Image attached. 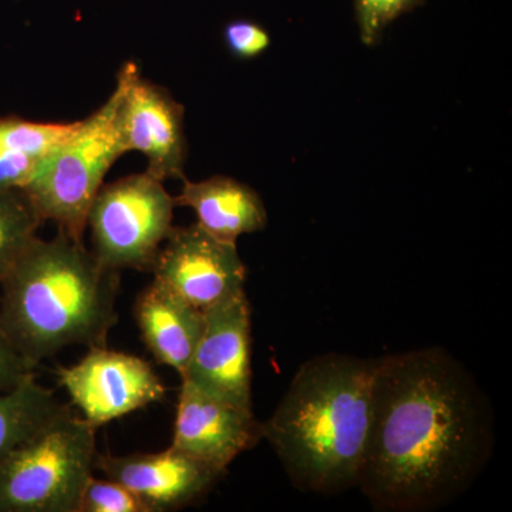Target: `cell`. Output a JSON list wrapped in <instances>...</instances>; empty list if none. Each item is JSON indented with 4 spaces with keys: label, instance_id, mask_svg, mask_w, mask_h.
I'll return each instance as SVG.
<instances>
[{
    "label": "cell",
    "instance_id": "obj_11",
    "mask_svg": "<svg viewBox=\"0 0 512 512\" xmlns=\"http://www.w3.org/2000/svg\"><path fill=\"white\" fill-rule=\"evenodd\" d=\"M96 470L130 488L151 512L197 503L225 474L173 446L160 453L99 454Z\"/></svg>",
    "mask_w": 512,
    "mask_h": 512
},
{
    "label": "cell",
    "instance_id": "obj_5",
    "mask_svg": "<svg viewBox=\"0 0 512 512\" xmlns=\"http://www.w3.org/2000/svg\"><path fill=\"white\" fill-rule=\"evenodd\" d=\"M96 427L72 410L0 461V512H77L96 470Z\"/></svg>",
    "mask_w": 512,
    "mask_h": 512
},
{
    "label": "cell",
    "instance_id": "obj_8",
    "mask_svg": "<svg viewBox=\"0 0 512 512\" xmlns=\"http://www.w3.org/2000/svg\"><path fill=\"white\" fill-rule=\"evenodd\" d=\"M56 373L83 419L96 429L165 396L163 380L150 363L106 346L90 349L79 363Z\"/></svg>",
    "mask_w": 512,
    "mask_h": 512
},
{
    "label": "cell",
    "instance_id": "obj_16",
    "mask_svg": "<svg viewBox=\"0 0 512 512\" xmlns=\"http://www.w3.org/2000/svg\"><path fill=\"white\" fill-rule=\"evenodd\" d=\"M69 410L52 390L37 382L35 373L0 392V461Z\"/></svg>",
    "mask_w": 512,
    "mask_h": 512
},
{
    "label": "cell",
    "instance_id": "obj_6",
    "mask_svg": "<svg viewBox=\"0 0 512 512\" xmlns=\"http://www.w3.org/2000/svg\"><path fill=\"white\" fill-rule=\"evenodd\" d=\"M175 208L163 181L150 174L103 184L87 215L97 261L113 271H150L173 231Z\"/></svg>",
    "mask_w": 512,
    "mask_h": 512
},
{
    "label": "cell",
    "instance_id": "obj_2",
    "mask_svg": "<svg viewBox=\"0 0 512 512\" xmlns=\"http://www.w3.org/2000/svg\"><path fill=\"white\" fill-rule=\"evenodd\" d=\"M375 359L326 353L299 367L262 423L289 480L305 493L357 487L372 423Z\"/></svg>",
    "mask_w": 512,
    "mask_h": 512
},
{
    "label": "cell",
    "instance_id": "obj_4",
    "mask_svg": "<svg viewBox=\"0 0 512 512\" xmlns=\"http://www.w3.org/2000/svg\"><path fill=\"white\" fill-rule=\"evenodd\" d=\"M123 93L124 76L119 70L106 103L80 120L74 133L40 160L23 185L43 221L55 222L60 231L79 241L104 178L126 154L120 131Z\"/></svg>",
    "mask_w": 512,
    "mask_h": 512
},
{
    "label": "cell",
    "instance_id": "obj_18",
    "mask_svg": "<svg viewBox=\"0 0 512 512\" xmlns=\"http://www.w3.org/2000/svg\"><path fill=\"white\" fill-rule=\"evenodd\" d=\"M77 512H151L136 493L111 478L92 477L84 487Z\"/></svg>",
    "mask_w": 512,
    "mask_h": 512
},
{
    "label": "cell",
    "instance_id": "obj_15",
    "mask_svg": "<svg viewBox=\"0 0 512 512\" xmlns=\"http://www.w3.org/2000/svg\"><path fill=\"white\" fill-rule=\"evenodd\" d=\"M79 121L37 123L19 117L0 119V190L23 188L40 160L73 134Z\"/></svg>",
    "mask_w": 512,
    "mask_h": 512
},
{
    "label": "cell",
    "instance_id": "obj_3",
    "mask_svg": "<svg viewBox=\"0 0 512 512\" xmlns=\"http://www.w3.org/2000/svg\"><path fill=\"white\" fill-rule=\"evenodd\" d=\"M0 286V328L33 369L69 346L104 348L119 319V271L60 229L37 237Z\"/></svg>",
    "mask_w": 512,
    "mask_h": 512
},
{
    "label": "cell",
    "instance_id": "obj_20",
    "mask_svg": "<svg viewBox=\"0 0 512 512\" xmlns=\"http://www.w3.org/2000/svg\"><path fill=\"white\" fill-rule=\"evenodd\" d=\"M224 43L232 56L241 60L264 55L272 40L268 30L251 20H232L224 28Z\"/></svg>",
    "mask_w": 512,
    "mask_h": 512
},
{
    "label": "cell",
    "instance_id": "obj_21",
    "mask_svg": "<svg viewBox=\"0 0 512 512\" xmlns=\"http://www.w3.org/2000/svg\"><path fill=\"white\" fill-rule=\"evenodd\" d=\"M33 373L35 369L19 355L8 335L0 328V392L13 389Z\"/></svg>",
    "mask_w": 512,
    "mask_h": 512
},
{
    "label": "cell",
    "instance_id": "obj_7",
    "mask_svg": "<svg viewBox=\"0 0 512 512\" xmlns=\"http://www.w3.org/2000/svg\"><path fill=\"white\" fill-rule=\"evenodd\" d=\"M150 271L154 281L202 312L241 295L247 282L237 244L212 237L197 222L173 228Z\"/></svg>",
    "mask_w": 512,
    "mask_h": 512
},
{
    "label": "cell",
    "instance_id": "obj_17",
    "mask_svg": "<svg viewBox=\"0 0 512 512\" xmlns=\"http://www.w3.org/2000/svg\"><path fill=\"white\" fill-rule=\"evenodd\" d=\"M43 222L23 188L0 190V282L35 241Z\"/></svg>",
    "mask_w": 512,
    "mask_h": 512
},
{
    "label": "cell",
    "instance_id": "obj_1",
    "mask_svg": "<svg viewBox=\"0 0 512 512\" xmlns=\"http://www.w3.org/2000/svg\"><path fill=\"white\" fill-rule=\"evenodd\" d=\"M494 439L487 394L446 349L379 357L357 487L376 511L439 510L483 473Z\"/></svg>",
    "mask_w": 512,
    "mask_h": 512
},
{
    "label": "cell",
    "instance_id": "obj_14",
    "mask_svg": "<svg viewBox=\"0 0 512 512\" xmlns=\"http://www.w3.org/2000/svg\"><path fill=\"white\" fill-rule=\"evenodd\" d=\"M175 207L191 208L197 224L212 237L234 242L241 235L255 234L268 224L261 195L244 183L225 175L202 181L183 180Z\"/></svg>",
    "mask_w": 512,
    "mask_h": 512
},
{
    "label": "cell",
    "instance_id": "obj_12",
    "mask_svg": "<svg viewBox=\"0 0 512 512\" xmlns=\"http://www.w3.org/2000/svg\"><path fill=\"white\" fill-rule=\"evenodd\" d=\"M264 439L252 409L222 402L181 384L171 446L222 473L232 461Z\"/></svg>",
    "mask_w": 512,
    "mask_h": 512
},
{
    "label": "cell",
    "instance_id": "obj_13",
    "mask_svg": "<svg viewBox=\"0 0 512 512\" xmlns=\"http://www.w3.org/2000/svg\"><path fill=\"white\" fill-rule=\"evenodd\" d=\"M134 316L156 362L183 375L204 332L205 312L153 281L138 295Z\"/></svg>",
    "mask_w": 512,
    "mask_h": 512
},
{
    "label": "cell",
    "instance_id": "obj_10",
    "mask_svg": "<svg viewBox=\"0 0 512 512\" xmlns=\"http://www.w3.org/2000/svg\"><path fill=\"white\" fill-rule=\"evenodd\" d=\"M251 306L247 292L205 312L200 342L181 375L214 399L252 409Z\"/></svg>",
    "mask_w": 512,
    "mask_h": 512
},
{
    "label": "cell",
    "instance_id": "obj_19",
    "mask_svg": "<svg viewBox=\"0 0 512 512\" xmlns=\"http://www.w3.org/2000/svg\"><path fill=\"white\" fill-rule=\"evenodd\" d=\"M423 0H355L357 28L363 45L375 46L384 30Z\"/></svg>",
    "mask_w": 512,
    "mask_h": 512
},
{
    "label": "cell",
    "instance_id": "obj_9",
    "mask_svg": "<svg viewBox=\"0 0 512 512\" xmlns=\"http://www.w3.org/2000/svg\"><path fill=\"white\" fill-rule=\"evenodd\" d=\"M124 93L120 104V131L126 153L147 158L146 173L157 180H184L188 144L185 109L165 87L141 76L136 63L121 67Z\"/></svg>",
    "mask_w": 512,
    "mask_h": 512
}]
</instances>
